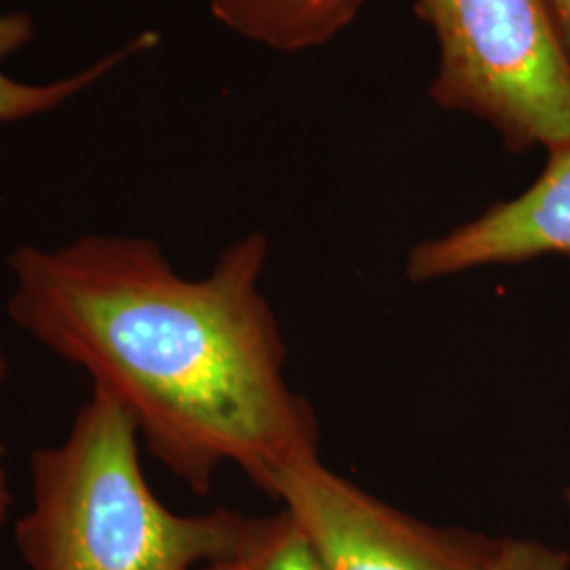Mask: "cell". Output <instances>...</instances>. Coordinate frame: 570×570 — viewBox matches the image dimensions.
Listing matches in <instances>:
<instances>
[{"mask_svg":"<svg viewBox=\"0 0 570 570\" xmlns=\"http://www.w3.org/2000/svg\"><path fill=\"white\" fill-rule=\"evenodd\" d=\"M266 258L263 233L226 245L197 279L146 237L21 245L9 256L7 315L115 397L153 459L195 494L230 465L271 497L287 465L320 452V425L285 379Z\"/></svg>","mask_w":570,"mask_h":570,"instance_id":"1","label":"cell"},{"mask_svg":"<svg viewBox=\"0 0 570 570\" xmlns=\"http://www.w3.org/2000/svg\"><path fill=\"white\" fill-rule=\"evenodd\" d=\"M142 440L125 407L91 387L58 444L30 456V508L16 541L30 570H202L244 541L235 510L184 515L144 475Z\"/></svg>","mask_w":570,"mask_h":570,"instance_id":"2","label":"cell"},{"mask_svg":"<svg viewBox=\"0 0 570 570\" xmlns=\"http://www.w3.org/2000/svg\"><path fill=\"white\" fill-rule=\"evenodd\" d=\"M438 41L431 98L513 153L570 144V61L546 0H416Z\"/></svg>","mask_w":570,"mask_h":570,"instance_id":"3","label":"cell"},{"mask_svg":"<svg viewBox=\"0 0 570 570\" xmlns=\"http://www.w3.org/2000/svg\"><path fill=\"white\" fill-rule=\"evenodd\" d=\"M271 499L326 570H487L503 539L423 522L332 471L320 452L287 465Z\"/></svg>","mask_w":570,"mask_h":570,"instance_id":"4","label":"cell"},{"mask_svg":"<svg viewBox=\"0 0 570 570\" xmlns=\"http://www.w3.org/2000/svg\"><path fill=\"white\" fill-rule=\"evenodd\" d=\"M570 258V144L551 150L541 176L508 202L414 245L406 277L429 284L484 266Z\"/></svg>","mask_w":570,"mask_h":570,"instance_id":"5","label":"cell"},{"mask_svg":"<svg viewBox=\"0 0 570 570\" xmlns=\"http://www.w3.org/2000/svg\"><path fill=\"white\" fill-rule=\"evenodd\" d=\"M202 570H326L303 529L282 511L252 518L244 541Z\"/></svg>","mask_w":570,"mask_h":570,"instance_id":"6","label":"cell"},{"mask_svg":"<svg viewBox=\"0 0 570 570\" xmlns=\"http://www.w3.org/2000/svg\"><path fill=\"white\" fill-rule=\"evenodd\" d=\"M155 42V35H144L121 49L112 51L94 66L85 68L81 72L60 79V81L32 85V82L16 81L0 70V121H20L35 115L47 112L56 106L75 98L82 89L91 87L94 82L104 79L110 70H115L122 60L129 56L148 49Z\"/></svg>","mask_w":570,"mask_h":570,"instance_id":"7","label":"cell"},{"mask_svg":"<svg viewBox=\"0 0 570 570\" xmlns=\"http://www.w3.org/2000/svg\"><path fill=\"white\" fill-rule=\"evenodd\" d=\"M487 570H570V556L537 539L503 537Z\"/></svg>","mask_w":570,"mask_h":570,"instance_id":"8","label":"cell"},{"mask_svg":"<svg viewBox=\"0 0 570 570\" xmlns=\"http://www.w3.org/2000/svg\"><path fill=\"white\" fill-rule=\"evenodd\" d=\"M35 35L32 18L26 13H0V60L16 53Z\"/></svg>","mask_w":570,"mask_h":570,"instance_id":"9","label":"cell"},{"mask_svg":"<svg viewBox=\"0 0 570 570\" xmlns=\"http://www.w3.org/2000/svg\"><path fill=\"white\" fill-rule=\"evenodd\" d=\"M9 374V364H7V355L0 348V391L4 387ZM11 510V489H9V469H7V449L4 442L0 438V529L7 524Z\"/></svg>","mask_w":570,"mask_h":570,"instance_id":"10","label":"cell"},{"mask_svg":"<svg viewBox=\"0 0 570 570\" xmlns=\"http://www.w3.org/2000/svg\"><path fill=\"white\" fill-rule=\"evenodd\" d=\"M553 28L570 61V0H546Z\"/></svg>","mask_w":570,"mask_h":570,"instance_id":"11","label":"cell"},{"mask_svg":"<svg viewBox=\"0 0 570 570\" xmlns=\"http://www.w3.org/2000/svg\"><path fill=\"white\" fill-rule=\"evenodd\" d=\"M564 501H567V508L570 510V484L567 487V490H564Z\"/></svg>","mask_w":570,"mask_h":570,"instance_id":"12","label":"cell"}]
</instances>
